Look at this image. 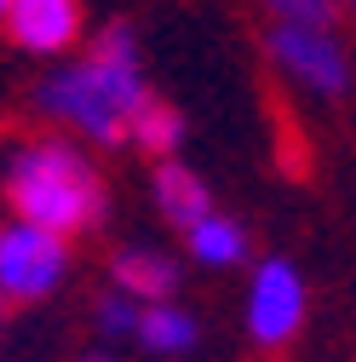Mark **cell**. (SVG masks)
Wrapping results in <instances>:
<instances>
[{"label": "cell", "mask_w": 356, "mask_h": 362, "mask_svg": "<svg viewBox=\"0 0 356 362\" xmlns=\"http://www.w3.org/2000/svg\"><path fill=\"white\" fill-rule=\"evenodd\" d=\"M184 247H190V259L207 264V270H236V264L247 259V224L230 218V213H207L196 230H184Z\"/></svg>", "instance_id": "obj_10"}, {"label": "cell", "mask_w": 356, "mask_h": 362, "mask_svg": "<svg viewBox=\"0 0 356 362\" xmlns=\"http://www.w3.org/2000/svg\"><path fill=\"white\" fill-rule=\"evenodd\" d=\"M304 316H310V288L299 276V264L287 259H259L253 264V276H247V299H242V322H247V339L259 351H282L299 339L304 328Z\"/></svg>", "instance_id": "obj_3"}, {"label": "cell", "mask_w": 356, "mask_h": 362, "mask_svg": "<svg viewBox=\"0 0 356 362\" xmlns=\"http://www.w3.org/2000/svg\"><path fill=\"white\" fill-rule=\"evenodd\" d=\"M350 18H356V0H350Z\"/></svg>", "instance_id": "obj_16"}, {"label": "cell", "mask_w": 356, "mask_h": 362, "mask_svg": "<svg viewBox=\"0 0 356 362\" xmlns=\"http://www.w3.org/2000/svg\"><path fill=\"white\" fill-rule=\"evenodd\" d=\"M81 29H86L81 0H12V12H6V35L35 58H58V52L81 47Z\"/></svg>", "instance_id": "obj_6"}, {"label": "cell", "mask_w": 356, "mask_h": 362, "mask_svg": "<svg viewBox=\"0 0 356 362\" xmlns=\"http://www.w3.org/2000/svg\"><path fill=\"white\" fill-rule=\"evenodd\" d=\"M69 276V242L40 224H0V305H40Z\"/></svg>", "instance_id": "obj_4"}, {"label": "cell", "mask_w": 356, "mask_h": 362, "mask_svg": "<svg viewBox=\"0 0 356 362\" xmlns=\"http://www.w3.org/2000/svg\"><path fill=\"white\" fill-rule=\"evenodd\" d=\"M6 12H12V0H0V23H6Z\"/></svg>", "instance_id": "obj_15"}, {"label": "cell", "mask_w": 356, "mask_h": 362, "mask_svg": "<svg viewBox=\"0 0 356 362\" xmlns=\"http://www.w3.org/2000/svg\"><path fill=\"white\" fill-rule=\"evenodd\" d=\"M132 345L150 351V356H190L201 345V322H196L190 305L161 299V305H144V322H138V339Z\"/></svg>", "instance_id": "obj_9"}, {"label": "cell", "mask_w": 356, "mask_h": 362, "mask_svg": "<svg viewBox=\"0 0 356 362\" xmlns=\"http://www.w3.org/2000/svg\"><path fill=\"white\" fill-rule=\"evenodd\" d=\"M109 288H121L126 299L138 305H161V299H178V259L161 253V247H121L109 259Z\"/></svg>", "instance_id": "obj_7"}, {"label": "cell", "mask_w": 356, "mask_h": 362, "mask_svg": "<svg viewBox=\"0 0 356 362\" xmlns=\"http://www.w3.org/2000/svg\"><path fill=\"white\" fill-rule=\"evenodd\" d=\"M350 12V0H271V23H304V29H333Z\"/></svg>", "instance_id": "obj_13"}, {"label": "cell", "mask_w": 356, "mask_h": 362, "mask_svg": "<svg viewBox=\"0 0 356 362\" xmlns=\"http://www.w3.org/2000/svg\"><path fill=\"white\" fill-rule=\"evenodd\" d=\"M264 52L271 64L304 86L310 98H345L350 93V52L339 29H304V23H271L264 29Z\"/></svg>", "instance_id": "obj_5"}, {"label": "cell", "mask_w": 356, "mask_h": 362, "mask_svg": "<svg viewBox=\"0 0 356 362\" xmlns=\"http://www.w3.org/2000/svg\"><path fill=\"white\" fill-rule=\"evenodd\" d=\"M29 104L47 121H58L81 144H104V150L126 144L132 139V115L150 104L132 23H104L93 35V47H86V58L58 64V69H47L35 81Z\"/></svg>", "instance_id": "obj_1"}, {"label": "cell", "mask_w": 356, "mask_h": 362, "mask_svg": "<svg viewBox=\"0 0 356 362\" xmlns=\"http://www.w3.org/2000/svg\"><path fill=\"white\" fill-rule=\"evenodd\" d=\"M150 190H155V207H161V218L172 224V230H196L207 213H218V207H213V190H207V178H201L196 167H184L178 156H172V161H155Z\"/></svg>", "instance_id": "obj_8"}, {"label": "cell", "mask_w": 356, "mask_h": 362, "mask_svg": "<svg viewBox=\"0 0 356 362\" xmlns=\"http://www.w3.org/2000/svg\"><path fill=\"white\" fill-rule=\"evenodd\" d=\"M0 196L18 224L75 242L104 218V173L81 139H23L0 167Z\"/></svg>", "instance_id": "obj_2"}, {"label": "cell", "mask_w": 356, "mask_h": 362, "mask_svg": "<svg viewBox=\"0 0 356 362\" xmlns=\"http://www.w3.org/2000/svg\"><path fill=\"white\" fill-rule=\"evenodd\" d=\"M138 322H144V305L126 299L121 288H104L93 299V328L104 345H121V339H138Z\"/></svg>", "instance_id": "obj_12"}, {"label": "cell", "mask_w": 356, "mask_h": 362, "mask_svg": "<svg viewBox=\"0 0 356 362\" xmlns=\"http://www.w3.org/2000/svg\"><path fill=\"white\" fill-rule=\"evenodd\" d=\"M126 144H138V150L155 156V161H172V150L184 144V115H178V104H167V98L150 93V104L132 115V139H126Z\"/></svg>", "instance_id": "obj_11"}, {"label": "cell", "mask_w": 356, "mask_h": 362, "mask_svg": "<svg viewBox=\"0 0 356 362\" xmlns=\"http://www.w3.org/2000/svg\"><path fill=\"white\" fill-rule=\"evenodd\" d=\"M75 362H115V351H104V345H98V351H81Z\"/></svg>", "instance_id": "obj_14"}]
</instances>
